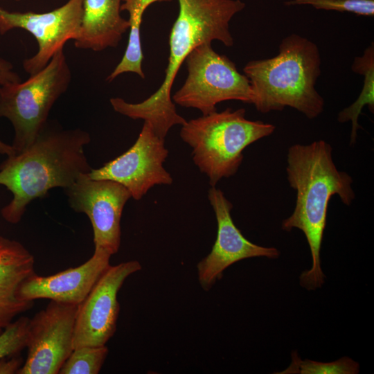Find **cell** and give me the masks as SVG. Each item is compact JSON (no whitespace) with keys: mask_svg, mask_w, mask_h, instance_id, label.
I'll return each mask as SVG.
<instances>
[{"mask_svg":"<svg viewBox=\"0 0 374 374\" xmlns=\"http://www.w3.org/2000/svg\"><path fill=\"white\" fill-rule=\"evenodd\" d=\"M187 77L172 96L175 104L194 108L207 115L225 100L252 104L253 91L248 78L240 73L227 56L215 52L211 43L193 49L186 57Z\"/></svg>","mask_w":374,"mask_h":374,"instance_id":"7","label":"cell"},{"mask_svg":"<svg viewBox=\"0 0 374 374\" xmlns=\"http://www.w3.org/2000/svg\"><path fill=\"white\" fill-rule=\"evenodd\" d=\"M70 207L89 217L93 231L95 250L111 256L121 245V220L123 208L132 197L122 184L109 179H92L82 174L64 189Z\"/></svg>","mask_w":374,"mask_h":374,"instance_id":"8","label":"cell"},{"mask_svg":"<svg viewBox=\"0 0 374 374\" xmlns=\"http://www.w3.org/2000/svg\"><path fill=\"white\" fill-rule=\"evenodd\" d=\"M20 81L21 78L13 71L12 63L0 57V86Z\"/></svg>","mask_w":374,"mask_h":374,"instance_id":"23","label":"cell"},{"mask_svg":"<svg viewBox=\"0 0 374 374\" xmlns=\"http://www.w3.org/2000/svg\"><path fill=\"white\" fill-rule=\"evenodd\" d=\"M121 3L122 0H83L75 46L96 52L117 47L130 28L128 19L121 15Z\"/></svg>","mask_w":374,"mask_h":374,"instance_id":"16","label":"cell"},{"mask_svg":"<svg viewBox=\"0 0 374 374\" xmlns=\"http://www.w3.org/2000/svg\"><path fill=\"white\" fill-rule=\"evenodd\" d=\"M141 269L137 260L109 265L84 300L78 305L73 332V349L101 346L113 337L120 312L118 292L125 279Z\"/></svg>","mask_w":374,"mask_h":374,"instance_id":"12","label":"cell"},{"mask_svg":"<svg viewBox=\"0 0 374 374\" xmlns=\"http://www.w3.org/2000/svg\"><path fill=\"white\" fill-rule=\"evenodd\" d=\"M170 1L172 0H122L121 10H125L129 13L128 43L121 60L106 78L107 82H110L118 75L129 72L134 73L143 79L145 78L142 68L144 56L140 33L143 16L151 4Z\"/></svg>","mask_w":374,"mask_h":374,"instance_id":"17","label":"cell"},{"mask_svg":"<svg viewBox=\"0 0 374 374\" xmlns=\"http://www.w3.org/2000/svg\"><path fill=\"white\" fill-rule=\"evenodd\" d=\"M278 47L276 56L251 60L243 68L253 91L252 104L262 114L290 107L309 119L318 117L324 100L315 88L321 72L317 45L293 33Z\"/></svg>","mask_w":374,"mask_h":374,"instance_id":"4","label":"cell"},{"mask_svg":"<svg viewBox=\"0 0 374 374\" xmlns=\"http://www.w3.org/2000/svg\"><path fill=\"white\" fill-rule=\"evenodd\" d=\"M287 6H311L317 10L347 12L359 16L374 15V0H290Z\"/></svg>","mask_w":374,"mask_h":374,"instance_id":"21","label":"cell"},{"mask_svg":"<svg viewBox=\"0 0 374 374\" xmlns=\"http://www.w3.org/2000/svg\"><path fill=\"white\" fill-rule=\"evenodd\" d=\"M71 71L64 48L59 50L41 71L24 82L0 86V118H8L14 129L12 148L26 150L47 121L49 112L68 89Z\"/></svg>","mask_w":374,"mask_h":374,"instance_id":"6","label":"cell"},{"mask_svg":"<svg viewBox=\"0 0 374 374\" xmlns=\"http://www.w3.org/2000/svg\"><path fill=\"white\" fill-rule=\"evenodd\" d=\"M244 108H226L186 121L180 137L192 148L193 161L215 186L222 178L233 176L241 165L244 150L271 135L276 127L245 117Z\"/></svg>","mask_w":374,"mask_h":374,"instance_id":"5","label":"cell"},{"mask_svg":"<svg viewBox=\"0 0 374 374\" xmlns=\"http://www.w3.org/2000/svg\"><path fill=\"white\" fill-rule=\"evenodd\" d=\"M287 178L296 191V205L292 215L282 222V229L301 230L308 241L312 267L301 273L299 283L308 290L321 288L325 282L320 251L326 225L328 203L337 195L350 206L355 198L353 179L339 170L332 159V148L323 140L310 144H294L287 150Z\"/></svg>","mask_w":374,"mask_h":374,"instance_id":"2","label":"cell"},{"mask_svg":"<svg viewBox=\"0 0 374 374\" xmlns=\"http://www.w3.org/2000/svg\"><path fill=\"white\" fill-rule=\"evenodd\" d=\"M168 156L165 140L144 121L132 146L102 167L92 168L87 175L92 179L116 181L130 191L132 198L140 200L153 186L172 184L170 174L163 166Z\"/></svg>","mask_w":374,"mask_h":374,"instance_id":"10","label":"cell"},{"mask_svg":"<svg viewBox=\"0 0 374 374\" xmlns=\"http://www.w3.org/2000/svg\"><path fill=\"white\" fill-rule=\"evenodd\" d=\"M15 150L12 148V145H9L3 142L0 139V154H5L8 156H11L15 154Z\"/></svg>","mask_w":374,"mask_h":374,"instance_id":"25","label":"cell"},{"mask_svg":"<svg viewBox=\"0 0 374 374\" xmlns=\"http://www.w3.org/2000/svg\"><path fill=\"white\" fill-rule=\"evenodd\" d=\"M179 14L169 36V57L165 77L159 88L141 103H132L112 98L114 110L133 120L148 122L154 132L164 139L175 125L186 120L176 111L170 96L180 66L190 52L199 45L222 42L227 47L234 39L229 30L232 18L245 8L241 0H178Z\"/></svg>","mask_w":374,"mask_h":374,"instance_id":"1","label":"cell"},{"mask_svg":"<svg viewBox=\"0 0 374 374\" xmlns=\"http://www.w3.org/2000/svg\"><path fill=\"white\" fill-rule=\"evenodd\" d=\"M359 372L358 362L343 357L330 362H321L313 360H303L296 351L292 353L290 365L282 372L283 374H357Z\"/></svg>","mask_w":374,"mask_h":374,"instance_id":"20","label":"cell"},{"mask_svg":"<svg viewBox=\"0 0 374 374\" xmlns=\"http://www.w3.org/2000/svg\"><path fill=\"white\" fill-rule=\"evenodd\" d=\"M78 305L51 301L30 319L27 357L17 374H58L73 350Z\"/></svg>","mask_w":374,"mask_h":374,"instance_id":"9","label":"cell"},{"mask_svg":"<svg viewBox=\"0 0 374 374\" xmlns=\"http://www.w3.org/2000/svg\"><path fill=\"white\" fill-rule=\"evenodd\" d=\"M23 364L20 354L5 357L0 359V374H17Z\"/></svg>","mask_w":374,"mask_h":374,"instance_id":"24","label":"cell"},{"mask_svg":"<svg viewBox=\"0 0 374 374\" xmlns=\"http://www.w3.org/2000/svg\"><path fill=\"white\" fill-rule=\"evenodd\" d=\"M15 1H21V0H15Z\"/></svg>","mask_w":374,"mask_h":374,"instance_id":"27","label":"cell"},{"mask_svg":"<svg viewBox=\"0 0 374 374\" xmlns=\"http://www.w3.org/2000/svg\"><path fill=\"white\" fill-rule=\"evenodd\" d=\"M90 141L87 132L65 130L48 120L26 150L8 156L0 164V185L12 194L1 210L2 217L17 224L32 201L46 197L52 188H69L88 173L92 168L84 148Z\"/></svg>","mask_w":374,"mask_h":374,"instance_id":"3","label":"cell"},{"mask_svg":"<svg viewBox=\"0 0 374 374\" xmlns=\"http://www.w3.org/2000/svg\"><path fill=\"white\" fill-rule=\"evenodd\" d=\"M354 73L364 76V85L357 100L350 106L341 110L337 121L344 123H352L350 144L356 143L357 130L361 129L358 118L363 107L368 106L374 112V43L372 42L364 51L363 55L354 58L351 66Z\"/></svg>","mask_w":374,"mask_h":374,"instance_id":"18","label":"cell"},{"mask_svg":"<svg viewBox=\"0 0 374 374\" xmlns=\"http://www.w3.org/2000/svg\"><path fill=\"white\" fill-rule=\"evenodd\" d=\"M2 330L3 329L0 328V333L1 332Z\"/></svg>","mask_w":374,"mask_h":374,"instance_id":"26","label":"cell"},{"mask_svg":"<svg viewBox=\"0 0 374 374\" xmlns=\"http://www.w3.org/2000/svg\"><path fill=\"white\" fill-rule=\"evenodd\" d=\"M29 321L28 317L22 316L3 329L0 333V359L20 354L26 347Z\"/></svg>","mask_w":374,"mask_h":374,"instance_id":"22","label":"cell"},{"mask_svg":"<svg viewBox=\"0 0 374 374\" xmlns=\"http://www.w3.org/2000/svg\"><path fill=\"white\" fill-rule=\"evenodd\" d=\"M35 258L19 242L0 236V328L28 310L33 301L22 299L19 291L22 283L35 274Z\"/></svg>","mask_w":374,"mask_h":374,"instance_id":"15","label":"cell"},{"mask_svg":"<svg viewBox=\"0 0 374 374\" xmlns=\"http://www.w3.org/2000/svg\"><path fill=\"white\" fill-rule=\"evenodd\" d=\"M108 353L105 345L75 348L62 366L58 374H98Z\"/></svg>","mask_w":374,"mask_h":374,"instance_id":"19","label":"cell"},{"mask_svg":"<svg viewBox=\"0 0 374 374\" xmlns=\"http://www.w3.org/2000/svg\"><path fill=\"white\" fill-rule=\"evenodd\" d=\"M83 0H69L47 12H10L0 7V34L20 28L30 33L38 51L23 62L24 71L33 75L44 69L69 40H74L80 29Z\"/></svg>","mask_w":374,"mask_h":374,"instance_id":"11","label":"cell"},{"mask_svg":"<svg viewBox=\"0 0 374 374\" xmlns=\"http://www.w3.org/2000/svg\"><path fill=\"white\" fill-rule=\"evenodd\" d=\"M111 255L94 250L91 258L82 265L55 274L42 276L33 274L21 285L19 296L26 301L46 299L57 302L79 305L110 265Z\"/></svg>","mask_w":374,"mask_h":374,"instance_id":"14","label":"cell"},{"mask_svg":"<svg viewBox=\"0 0 374 374\" xmlns=\"http://www.w3.org/2000/svg\"><path fill=\"white\" fill-rule=\"evenodd\" d=\"M208 199L215 215L217 232L211 252L197 266L199 284L206 291L235 262L254 257L276 259L280 256L278 249L258 245L242 235L231 215L233 204L220 189L211 186Z\"/></svg>","mask_w":374,"mask_h":374,"instance_id":"13","label":"cell"}]
</instances>
